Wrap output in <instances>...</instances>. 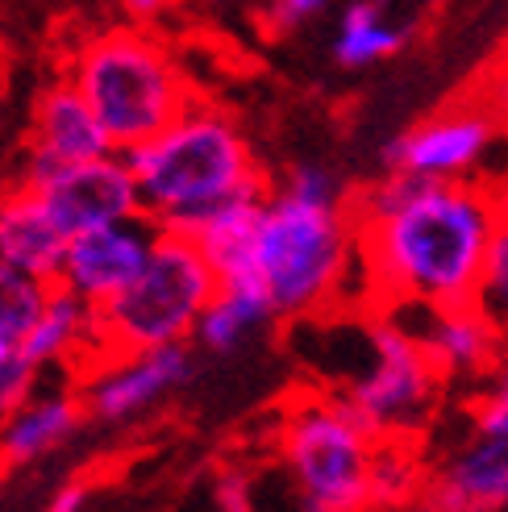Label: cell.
<instances>
[{"instance_id":"1","label":"cell","mask_w":508,"mask_h":512,"mask_svg":"<svg viewBox=\"0 0 508 512\" xmlns=\"http://www.w3.org/2000/svg\"><path fill=\"white\" fill-rule=\"evenodd\" d=\"M500 196L471 179H421L388 171L350 200L359 271L379 309L463 304L475 296Z\"/></svg>"},{"instance_id":"2","label":"cell","mask_w":508,"mask_h":512,"mask_svg":"<svg viewBox=\"0 0 508 512\" xmlns=\"http://www.w3.org/2000/svg\"><path fill=\"white\" fill-rule=\"evenodd\" d=\"M121 155L134 175L138 209L171 234H196L230 200L267 192L242 125L196 96L159 134Z\"/></svg>"},{"instance_id":"3","label":"cell","mask_w":508,"mask_h":512,"mask_svg":"<svg viewBox=\"0 0 508 512\" xmlns=\"http://www.w3.org/2000/svg\"><path fill=\"white\" fill-rule=\"evenodd\" d=\"M359 271L350 200L321 204L267 184L250 234V275L275 321H309L346 296Z\"/></svg>"},{"instance_id":"4","label":"cell","mask_w":508,"mask_h":512,"mask_svg":"<svg viewBox=\"0 0 508 512\" xmlns=\"http://www.w3.org/2000/svg\"><path fill=\"white\" fill-rule=\"evenodd\" d=\"M67 80L80 88L105 125L113 150H130L159 134L192 100V84L150 25H113L88 38L67 63Z\"/></svg>"},{"instance_id":"5","label":"cell","mask_w":508,"mask_h":512,"mask_svg":"<svg viewBox=\"0 0 508 512\" xmlns=\"http://www.w3.org/2000/svg\"><path fill=\"white\" fill-rule=\"evenodd\" d=\"M213 292L217 275L200 246L188 234L159 229L142 271L96 309V358L188 342Z\"/></svg>"},{"instance_id":"6","label":"cell","mask_w":508,"mask_h":512,"mask_svg":"<svg viewBox=\"0 0 508 512\" xmlns=\"http://www.w3.org/2000/svg\"><path fill=\"white\" fill-rule=\"evenodd\" d=\"M379 438L338 392H309L288 404L279 458L304 508L354 512L371 504V463Z\"/></svg>"},{"instance_id":"7","label":"cell","mask_w":508,"mask_h":512,"mask_svg":"<svg viewBox=\"0 0 508 512\" xmlns=\"http://www.w3.org/2000/svg\"><path fill=\"white\" fill-rule=\"evenodd\" d=\"M446 379L396 317L379 313L363 329V358L338 396L375 438H413L434 417Z\"/></svg>"},{"instance_id":"8","label":"cell","mask_w":508,"mask_h":512,"mask_svg":"<svg viewBox=\"0 0 508 512\" xmlns=\"http://www.w3.org/2000/svg\"><path fill=\"white\" fill-rule=\"evenodd\" d=\"M42 204V213L63 238H75L84 229L121 221L138 209V188L134 175L125 167L121 150L80 163H59V167H42V171H25L21 179Z\"/></svg>"},{"instance_id":"9","label":"cell","mask_w":508,"mask_h":512,"mask_svg":"<svg viewBox=\"0 0 508 512\" xmlns=\"http://www.w3.org/2000/svg\"><path fill=\"white\" fill-rule=\"evenodd\" d=\"M84 371V413L105 425H130L150 408H159V400H167L180 383H188L192 350L188 342H171L130 354H105Z\"/></svg>"},{"instance_id":"10","label":"cell","mask_w":508,"mask_h":512,"mask_svg":"<svg viewBox=\"0 0 508 512\" xmlns=\"http://www.w3.org/2000/svg\"><path fill=\"white\" fill-rule=\"evenodd\" d=\"M384 313L396 317L417 338V346L429 354V363L442 371V379H488L508 354V338L488 321V313L475 300L392 304Z\"/></svg>"},{"instance_id":"11","label":"cell","mask_w":508,"mask_h":512,"mask_svg":"<svg viewBox=\"0 0 508 512\" xmlns=\"http://www.w3.org/2000/svg\"><path fill=\"white\" fill-rule=\"evenodd\" d=\"M155 238H159V225L146 213H130L121 221L84 229V234L67 238L55 284L88 300L92 309H100V304L117 296L142 271Z\"/></svg>"},{"instance_id":"12","label":"cell","mask_w":508,"mask_h":512,"mask_svg":"<svg viewBox=\"0 0 508 512\" xmlns=\"http://www.w3.org/2000/svg\"><path fill=\"white\" fill-rule=\"evenodd\" d=\"M492 142H496V130L484 113L454 109L392 138L384 150V163L388 171L421 175V179H467L488 159Z\"/></svg>"},{"instance_id":"13","label":"cell","mask_w":508,"mask_h":512,"mask_svg":"<svg viewBox=\"0 0 508 512\" xmlns=\"http://www.w3.org/2000/svg\"><path fill=\"white\" fill-rule=\"evenodd\" d=\"M421 500L429 508L484 512L508 504V438L475 433L446 463L421 483Z\"/></svg>"},{"instance_id":"14","label":"cell","mask_w":508,"mask_h":512,"mask_svg":"<svg viewBox=\"0 0 508 512\" xmlns=\"http://www.w3.org/2000/svg\"><path fill=\"white\" fill-rule=\"evenodd\" d=\"M109 150H113V142L105 134V125H100V117L92 113V105L67 75L38 96L34 138H30V171L96 159V155H109Z\"/></svg>"},{"instance_id":"15","label":"cell","mask_w":508,"mask_h":512,"mask_svg":"<svg viewBox=\"0 0 508 512\" xmlns=\"http://www.w3.org/2000/svg\"><path fill=\"white\" fill-rule=\"evenodd\" d=\"M21 346L42 371L55 363H75L84 371L96 358V309L75 292L50 284L34 325L25 329Z\"/></svg>"},{"instance_id":"16","label":"cell","mask_w":508,"mask_h":512,"mask_svg":"<svg viewBox=\"0 0 508 512\" xmlns=\"http://www.w3.org/2000/svg\"><path fill=\"white\" fill-rule=\"evenodd\" d=\"M63 246H67V238L50 225L38 196L25 184L0 196V263L34 275L42 284H55L59 263H63Z\"/></svg>"},{"instance_id":"17","label":"cell","mask_w":508,"mask_h":512,"mask_svg":"<svg viewBox=\"0 0 508 512\" xmlns=\"http://www.w3.org/2000/svg\"><path fill=\"white\" fill-rule=\"evenodd\" d=\"M84 400L80 392H46V396H30L21 408L0 421V454L5 463H34V458L59 450L63 442L75 438V429L84 425Z\"/></svg>"},{"instance_id":"18","label":"cell","mask_w":508,"mask_h":512,"mask_svg":"<svg viewBox=\"0 0 508 512\" xmlns=\"http://www.w3.org/2000/svg\"><path fill=\"white\" fill-rule=\"evenodd\" d=\"M267 321H275V313H271V304H267L263 292L217 288L213 300L205 304V313L196 317L192 338H196V346H205L213 354H225V350H238L250 329H259Z\"/></svg>"},{"instance_id":"19","label":"cell","mask_w":508,"mask_h":512,"mask_svg":"<svg viewBox=\"0 0 508 512\" xmlns=\"http://www.w3.org/2000/svg\"><path fill=\"white\" fill-rule=\"evenodd\" d=\"M400 46H404V30L384 17V5H379V0H354L342 13L338 38H334V59L350 71H359L367 63L396 55Z\"/></svg>"},{"instance_id":"20","label":"cell","mask_w":508,"mask_h":512,"mask_svg":"<svg viewBox=\"0 0 508 512\" xmlns=\"http://www.w3.org/2000/svg\"><path fill=\"white\" fill-rule=\"evenodd\" d=\"M421 492V467L413 438H379L371 463V504H400Z\"/></svg>"},{"instance_id":"21","label":"cell","mask_w":508,"mask_h":512,"mask_svg":"<svg viewBox=\"0 0 508 512\" xmlns=\"http://www.w3.org/2000/svg\"><path fill=\"white\" fill-rule=\"evenodd\" d=\"M471 300L508 338V200H500V217L488 238V254H484V267H479V284Z\"/></svg>"},{"instance_id":"22","label":"cell","mask_w":508,"mask_h":512,"mask_svg":"<svg viewBox=\"0 0 508 512\" xmlns=\"http://www.w3.org/2000/svg\"><path fill=\"white\" fill-rule=\"evenodd\" d=\"M46 288L50 284H42V279L0 263V334L25 338V329L34 325L42 300H46Z\"/></svg>"},{"instance_id":"23","label":"cell","mask_w":508,"mask_h":512,"mask_svg":"<svg viewBox=\"0 0 508 512\" xmlns=\"http://www.w3.org/2000/svg\"><path fill=\"white\" fill-rule=\"evenodd\" d=\"M38 363L25 354L21 338L0 334V421H5L13 408H21L38 388Z\"/></svg>"},{"instance_id":"24","label":"cell","mask_w":508,"mask_h":512,"mask_svg":"<svg viewBox=\"0 0 508 512\" xmlns=\"http://www.w3.org/2000/svg\"><path fill=\"white\" fill-rule=\"evenodd\" d=\"M475 433H500V438H508V354L484 379V392L475 396Z\"/></svg>"},{"instance_id":"25","label":"cell","mask_w":508,"mask_h":512,"mask_svg":"<svg viewBox=\"0 0 508 512\" xmlns=\"http://www.w3.org/2000/svg\"><path fill=\"white\" fill-rule=\"evenodd\" d=\"M275 188H284L292 196H304V200H321V204H342V184L325 167H313V163H300L292 167Z\"/></svg>"},{"instance_id":"26","label":"cell","mask_w":508,"mask_h":512,"mask_svg":"<svg viewBox=\"0 0 508 512\" xmlns=\"http://www.w3.org/2000/svg\"><path fill=\"white\" fill-rule=\"evenodd\" d=\"M321 9H325V0H271L267 21H271V30H296V25L313 21Z\"/></svg>"},{"instance_id":"27","label":"cell","mask_w":508,"mask_h":512,"mask_svg":"<svg viewBox=\"0 0 508 512\" xmlns=\"http://www.w3.org/2000/svg\"><path fill=\"white\" fill-rule=\"evenodd\" d=\"M213 500H217V508H225V512H246V508H254V504H250V479L238 475V471H225V475L217 479V488H213Z\"/></svg>"},{"instance_id":"28","label":"cell","mask_w":508,"mask_h":512,"mask_svg":"<svg viewBox=\"0 0 508 512\" xmlns=\"http://www.w3.org/2000/svg\"><path fill=\"white\" fill-rule=\"evenodd\" d=\"M121 5V13L130 17L134 25H155V21H163L180 0H117Z\"/></svg>"},{"instance_id":"29","label":"cell","mask_w":508,"mask_h":512,"mask_svg":"<svg viewBox=\"0 0 508 512\" xmlns=\"http://www.w3.org/2000/svg\"><path fill=\"white\" fill-rule=\"evenodd\" d=\"M92 500V483H84V479H71V483H63V488L50 496V512H80L84 504Z\"/></svg>"}]
</instances>
